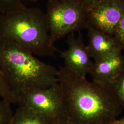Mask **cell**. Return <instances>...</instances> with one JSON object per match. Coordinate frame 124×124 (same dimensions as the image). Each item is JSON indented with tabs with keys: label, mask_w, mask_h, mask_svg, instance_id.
<instances>
[{
	"label": "cell",
	"mask_w": 124,
	"mask_h": 124,
	"mask_svg": "<svg viewBox=\"0 0 124 124\" xmlns=\"http://www.w3.org/2000/svg\"><path fill=\"white\" fill-rule=\"evenodd\" d=\"M118 50L93 62L90 75L93 81L110 85L124 71V57Z\"/></svg>",
	"instance_id": "obj_8"
},
{
	"label": "cell",
	"mask_w": 124,
	"mask_h": 124,
	"mask_svg": "<svg viewBox=\"0 0 124 124\" xmlns=\"http://www.w3.org/2000/svg\"><path fill=\"white\" fill-rule=\"evenodd\" d=\"M114 37L122 50H124V13L116 28Z\"/></svg>",
	"instance_id": "obj_14"
},
{
	"label": "cell",
	"mask_w": 124,
	"mask_h": 124,
	"mask_svg": "<svg viewBox=\"0 0 124 124\" xmlns=\"http://www.w3.org/2000/svg\"><path fill=\"white\" fill-rule=\"evenodd\" d=\"M86 9L88 10L102 0H79Z\"/></svg>",
	"instance_id": "obj_16"
},
{
	"label": "cell",
	"mask_w": 124,
	"mask_h": 124,
	"mask_svg": "<svg viewBox=\"0 0 124 124\" xmlns=\"http://www.w3.org/2000/svg\"><path fill=\"white\" fill-rule=\"evenodd\" d=\"M123 0V1H124V0Z\"/></svg>",
	"instance_id": "obj_20"
},
{
	"label": "cell",
	"mask_w": 124,
	"mask_h": 124,
	"mask_svg": "<svg viewBox=\"0 0 124 124\" xmlns=\"http://www.w3.org/2000/svg\"><path fill=\"white\" fill-rule=\"evenodd\" d=\"M68 49L59 51L60 57L64 62V66L76 75L86 77L89 75L93 65L86 45L85 44L80 31H78L77 38L74 33L67 36Z\"/></svg>",
	"instance_id": "obj_7"
},
{
	"label": "cell",
	"mask_w": 124,
	"mask_h": 124,
	"mask_svg": "<svg viewBox=\"0 0 124 124\" xmlns=\"http://www.w3.org/2000/svg\"><path fill=\"white\" fill-rule=\"evenodd\" d=\"M86 29L88 37L86 46L91 57L94 61L116 50H121L114 36L101 31L88 23Z\"/></svg>",
	"instance_id": "obj_9"
},
{
	"label": "cell",
	"mask_w": 124,
	"mask_h": 124,
	"mask_svg": "<svg viewBox=\"0 0 124 124\" xmlns=\"http://www.w3.org/2000/svg\"><path fill=\"white\" fill-rule=\"evenodd\" d=\"M28 1H31V2H36L39 0H27ZM53 0H47V2H50V1H51Z\"/></svg>",
	"instance_id": "obj_19"
},
{
	"label": "cell",
	"mask_w": 124,
	"mask_h": 124,
	"mask_svg": "<svg viewBox=\"0 0 124 124\" xmlns=\"http://www.w3.org/2000/svg\"><path fill=\"white\" fill-rule=\"evenodd\" d=\"M49 33L55 43L65 36L85 28L87 11L79 0H53L47 2Z\"/></svg>",
	"instance_id": "obj_4"
},
{
	"label": "cell",
	"mask_w": 124,
	"mask_h": 124,
	"mask_svg": "<svg viewBox=\"0 0 124 124\" xmlns=\"http://www.w3.org/2000/svg\"><path fill=\"white\" fill-rule=\"evenodd\" d=\"M0 98L10 102L18 104V99L10 87L5 77L0 70Z\"/></svg>",
	"instance_id": "obj_11"
},
{
	"label": "cell",
	"mask_w": 124,
	"mask_h": 124,
	"mask_svg": "<svg viewBox=\"0 0 124 124\" xmlns=\"http://www.w3.org/2000/svg\"><path fill=\"white\" fill-rule=\"evenodd\" d=\"M0 37L12 40L35 56L54 57L59 51L49 33L46 13L36 7L0 14Z\"/></svg>",
	"instance_id": "obj_3"
},
{
	"label": "cell",
	"mask_w": 124,
	"mask_h": 124,
	"mask_svg": "<svg viewBox=\"0 0 124 124\" xmlns=\"http://www.w3.org/2000/svg\"><path fill=\"white\" fill-rule=\"evenodd\" d=\"M124 13V1L102 0L87 10L88 23L101 31L113 36Z\"/></svg>",
	"instance_id": "obj_6"
},
{
	"label": "cell",
	"mask_w": 124,
	"mask_h": 124,
	"mask_svg": "<svg viewBox=\"0 0 124 124\" xmlns=\"http://www.w3.org/2000/svg\"><path fill=\"white\" fill-rule=\"evenodd\" d=\"M110 85L122 109L124 110V71Z\"/></svg>",
	"instance_id": "obj_13"
},
{
	"label": "cell",
	"mask_w": 124,
	"mask_h": 124,
	"mask_svg": "<svg viewBox=\"0 0 124 124\" xmlns=\"http://www.w3.org/2000/svg\"><path fill=\"white\" fill-rule=\"evenodd\" d=\"M108 124H124V115L122 117L118 118Z\"/></svg>",
	"instance_id": "obj_18"
},
{
	"label": "cell",
	"mask_w": 124,
	"mask_h": 124,
	"mask_svg": "<svg viewBox=\"0 0 124 124\" xmlns=\"http://www.w3.org/2000/svg\"><path fill=\"white\" fill-rule=\"evenodd\" d=\"M19 0H0V14L7 13L13 10Z\"/></svg>",
	"instance_id": "obj_15"
},
{
	"label": "cell",
	"mask_w": 124,
	"mask_h": 124,
	"mask_svg": "<svg viewBox=\"0 0 124 124\" xmlns=\"http://www.w3.org/2000/svg\"><path fill=\"white\" fill-rule=\"evenodd\" d=\"M0 70L16 97L58 83V69L9 39L0 37Z\"/></svg>",
	"instance_id": "obj_2"
},
{
	"label": "cell",
	"mask_w": 124,
	"mask_h": 124,
	"mask_svg": "<svg viewBox=\"0 0 124 124\" xmlns=\"http://www.w3.org/2000/svg\"><path fill=\"white\" fill-rule=\"evenodd\" d=\"M51 124H71L66 117L62 116L52 120Z\"/></svg>",
	"instance_id": "obj_17"
},
{
	"label": "cell",
	"mask_w": 124,
	"mask_h": 124,
	"mask_svg": "<svg viewBox=\"0 0 124 124\" xmlns=\"http://www.w3.org/2000/svg\"><path fill=\"white\" fill-rule=\"evenodd\" d=\"M11 103L1 99L0 100V124H12L14 112Z\"/></svg>",
	"instance_id": "obj_12"
},
{
	"label": "cell",
	"mask_w": 124,
	"mask_h": 124,
	"mask_svg": "<svg viewBox=\"0 0 124 124\" xmlns=\"http://www.w3.org/2000/svg\"><path fill=\"white\" fill-rule=\"evenodd\" d=\"M65 115L71 124H108L123 110L110 85L89 81L66 67L58 69Z\"/></svg>",
	"instance_id": "obj_1"
},
{
	"label": "cell",
	"mask_w": 124,
	"mask_h": 124,
	"mask_svg": "<svg viewBox=\"0 0 124 124\" xmlns=\"http://www.w3.org/2000/svg\"><path fill=\"white\" fill-rule=\"evenodd\" d=\"M52 121L26 107L19 105L14 113L12 124H51Z\"/></svg>",
	"instance_id": "obj_10"
},
{
	"label": "cell",
	"mask_w": 124,
	"mask_h": 124,
	"mask_svg": "<svg viewBox=\"0 0 124 124\" xmlns=\"http://www.w3.org/2000/svg\"><path fill=\"white\" fill-rule=\"evenodd\" d=\"M18 104L52 120L65 115L58 82L47 88L35 89L23 94L18 98Z\"/></svg>",
	"instance_id": "obj_5"
}]
</instances>
